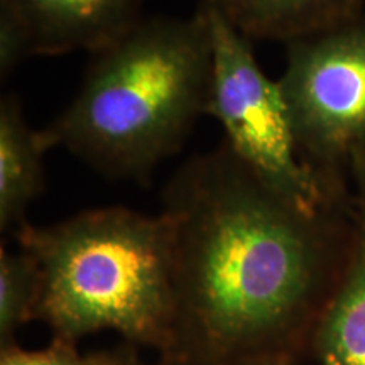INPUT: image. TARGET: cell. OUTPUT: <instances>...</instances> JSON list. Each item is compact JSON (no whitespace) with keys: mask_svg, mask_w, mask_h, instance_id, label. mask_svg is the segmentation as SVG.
Wrapping results in <instances>:
<instances>
[{"mask_svg":"<svg viewBox=\"0 0 365 365\" xmlns=\"http://www.w3.org/2000/svg\"><path fill=\"white\" fill-rule=\"evenodd\" d=\"M163 213L175 235L178 314L159 365L294 355L340 274L349 208L307 212L223 143L181 164Z\"/></svg>","mask_w":365,"mask_h":365,"instance_id":"6da1fadb","label":"cell"},{"mask_svg":"<svg viewBox=\"0 0 365 365\" xmlns=\"http://www.w3.org/2000/svg\"><path fill=\"white\" fill-rule=\"evenodd\" d=\"M213 71L203 7L190 17H149L95 53L78 95L38 130L110 180L145 186L207 115Z\"/></svg>","mask_w":365,"mask_h":365,"instance_id":"7a4b0ae2","label":"cell"},{"mask_svg":"<svg viewBox=\"0 0 365 365\" xmlns=\"http://www.w3.org/2000/svg\"><path fill=\"white\" fill-rule=\"evenodd\" d=\"M17 245L41 271L38 319L71 344L102 330L156 350L175 340L178 298L173 225L164 213L85 210L53 225L24 223Z\"/></svg>","mask_w":365,"mask_h":365,"instance_id":"3957f363","label":"cell"},{"mask_svg":"<svg viewBox=\"0 0 365 365\" xmlns=\"http://www.w3.org/2000/svg\"><path fill=\"white\" fill-rule=\"evenodd\" d=\"M200 6L213 48L207 115L220 122L225 144L269 188L307 212L349 208V178L328 176L301 154L279 80L259 66L252 39L207 0Z\"/></svg>","mask_w":365,"mask_h":365,"instance_id":"277c9868","label":"cell"},{"mask_svg":"<svg viewBox=\"0 0 365 365\" xmlns=\"http://www.w3.org/2000/svg\"><path fill=\"white\" fill-rule=\"evenodd\" d=\"M286 48L279 85L301 154L346 180L350 159L365 149V11Z\"/></svg>","mask_w":365,"mask_h":365,"instance_id":"5b68a950","label":"cell"},{"mask_svg":"<svg viewBox=\"0 0 365 365\" xmlns=\"http://www.w3.org/2000/svg\"><path fill=\"white\" fill-rule=\"evenodd\" d=\"M144 0H0L16 22L29 56L98 53L135 27Z\"/></svg>","mask_w":365,"mask_h":365,"instance_id":"8992f818","label":"cell"},{"mask_svg":"<svg viewBox=\"0 0 365 365\" xmlns=\"http://www.w3.org/2000/svg\"><path fill=\"white\" fill-rule=\"evenodd\" d=\"M349 242L312 330L318 365H365V149L349 164Z\"/></svg>","mask_w":365,"mask_h":365,"instance_id":"52a82bcc","label":"cell"},{"mask_svg":"<svg viewBox=\"0 0 365 365\" xmlns=\"http://www.w3.org/2000/svg\"><path fill=\"white\" fill-rule=\"evenodd\" d=\"M46 153L38 130L27 124L17 95H4L0 100V230L4 234H16L27 223V208L44 191Z\"/></svg>","mask_w":365,"mask_h":365,"instance_id":"ba28073f","label":"cell"},{"mask_svg":"<svg viewBox=\"0 0 365 365\" xmlns=\"http://www.w3.org/2000/svg\"><path fill=\"white\" fill-rule=\"evenodd\" d=\"M249 39L293 41L364 11V0H207Z\"/></svg>","mask_w":365,"mask_h":365,"instance_id":"9c48e42d","label":"cell"},{"mask_svg":"<svg viewBox=\"0 0 365 365\" xmlns=\"http://www.w3.org/2000/svg\"><path fill=\"white\" fill-rule=\"evenodd\" d=\"M41 271L36 259L17 245L0 249V350L16 345V333L38 319Z\"/></svg>","mask_w":365,"mask_h":365,"instance_id":"30bf717a","label":"cell"},{"mask_svg":"<svg viewBox=\"0 0 365 365\" xmlns=\"http://www.w3.org/2000/svg\"><path fill=\"white\" fill-rule=\"evenodd\" d=\"M0 365H93L91 355H81L76 344L53 339L41 350H24L12 345L0 350Z\"/></svg>","mask_w":365,"mask_h":365,"instance_id":"8fae6325","label":"cell"},{"mask_svg":"<svg viewBox=\"0 0 365 365\" xmlns=\"http://www.w3.org/2000/svg\"><path fill=\"white\" fill-rule=\"evenodd\" d=\"M137 346L124 344L113 350L91 354L93 365H148L137 354Z\"/></svg>","mask_w":365,"mask_h":365,"instance_id":"7c38bea8","label":"cell"},{"mask_svg":"<svg viewBox=\"0 0 365 365\" xmlns=\"http://www.w3.org/2000/svg\"><path fill=\"white\" fill-rule=\"evenodd\" d=\"M223 365H294L293 354H262L234 360Z\"/></svg>","mask_w":365,"mask_h":365,"instance_id":"4fadbf2b","label":"cell"}]
</instances>
